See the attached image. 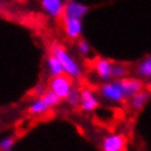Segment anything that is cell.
Wrapping results in <instances>:
<instances>
[{
    "instance_id": "1",
    "label": "cell",
    "mask_w": 151,
    "mask_h": 151,
    "mask_svg": "<svg viewBox=\"0 0 151 151\" xmlns=\"http://www.w3.org/2000/svg\"><path fill=\"white\" fill-rule=\"evenodd\" d=\"M50 54L54 55L60 62V64H62V67L64 69V74H67L68 77H72V78L81 77V74H82L81 65L76 62V59L65 50V47H63L60 44H52L50 46Z\"/></svg>"
},
{
    "instance_id": "2",
    "label": "cell",
    "mask_w": 151,
    "mask_h": 151,
    "mask_svg": "<svg viewBox=\"0 0 151 151\" xmlns=\"http://www.w3.org/2000/svg\"><path fill=\"white\" fill-rule=\"evenodd\" d=\"M99 92L105 101L111 104H119L127 99L120 80H111L109 82H105L100 86Z\"/></svg>"
},
{
    "instance_id": "3",
    "label": "cell",
    "mask_w": 151,
    "mask_h": 151,
    "mask_svg": "<svg viewBox=\"0 0 151 151\" xmlns=\"http://www.w3.org/2000/svg\"><path fill=\"white\" fill-rule=\"evenodd\" d=\"M60 99L55 95L52 91H45L42 95L39 96L36 100H33L28 106V111L31 114H35V115H40V114H44L46 113L49 109L56 106L59 104Z\"/></svg>"
},
{
    "instance_id": "4",
    "label": "cell",
    "mask_w": 151,
    "mask_h": 151,
    "mask_svg": "<svg viewBox=\"0 0 151 151\" xmlns=\"http://www.w3.org/2000/svg\"><path fill=\"white\" fill-rule=\"evenodd\" d=\"M49 88L50 91H52L60 100H65L69 93L73 90L72 86V81L67 74H60L56 77H52L49 83Z\"/></svg>"
},
{
    "instance_id": "5",
    "label": "cell",
    "mask_w": 151,
    "mask_h": 151,
    "mask_svg": "<svg viewBox=\"0 0 151 151\" xmlns=\"http://www.w3.org/2000/svg\"><path fill=\"white\" fill-rule=\"evenodd\" d=\"M87 13H88L87 5L82 4L80 1H76V0H67L65 5H64V12H63L62 17L76 18V19L82 21Z\"/></svg>"
},
{
    "instance_id": "6",
    "label": "cell",
    "mask_w": 151,
    "mask_h": 151,
    "mask_svg": "<svg viewBox=\"0 0 151 151\" xmlns=\"http://www.w3.org/2000/svg\"><path fill=\"white\" fill-rule=\"evenodd\" d=\"M40 5L49 17L59 18L63 16L65 1L64 0H40Z\"/></svg>"
},
{
    "instance_id": "7",
    "label": "cell",
    "mask_w": 151,
    "mask_h": 151,
    "mask_svg": "<svg viewBox=\"0 0 151 151\" xmlns=\"http://www.w3.org/2000/svg\"><path fill=\"white\" fill-rule=\"evenodd\" d=\"M113 65L114 63L108 59H99L95 63V73L97 78L104 83L113 80Z\"/></svg>"
},
{
    "instance_id": "8",
    "label": "cell",
    "mask_w": 151,
    "mask_h": 151,
    "mask_svg": "<svg viewBox=\"0 0 151 151\" xmlns=\"http://www.w3.org/2000/svg\"><path fill=\"white\" fill-rule=\"evenodd\" d=\"M63 18V26L64 31H65L67 36L69 39H78L82 35L83 31V23L81 19H76V18H68V17H62Z\"/></svg>"
},
{
    "instance_id": "9",
    "label": "cell",
    "mask_w": 151,
    "mask_h": 151,
    "mask_svg": "<svg viewBox=\"0 0 151 151\" xmlns=\"http://www.w3.org/2000/svg\"><path fill=\"white\" fill-rule=\"evenodd\" d=\"M81 109L83 111H93L95 109L99 106V100H97V96L93 93L91 90L85 88L81 91Z\"/></svg>"
},
{
    "instance_id": "10",
    "label": "cell",
    "mask_w": 151,
    "mask_h": 151,
    "mask_svg": "<svg viewBox=\"0 0 151 151\" xmlns=\"http://www.w3.org/2000/svg\"><path fill=\"white\" fill-rule=\"evenodd\" d=\"M124 146V137L122 134H109L103 139L101 149L103 151H122Z\"/></svg>"
},
{
    "instance_id": "11",
    "label": "cell",
    "mask_w": 151,
    "mask_h": 151,
    "mask_svg": "<svg viewBox=\"0 0 151 151\" xmlns=\"http://www.w3.org/2000/svg\"><path fill=\"white\" fill-rule=\"evenodd\" d=\"M120 82H122L124 93H126L127 99H131L132 96H134L136 93H138L139 91H142L143 88V83L141 80L138 78H120Z\"/></svg>"
},
{
    "instance_id": "12",
    "label": "cell",
    "mask_w": 151,
    "mask_h": 151,
    "mask_svg": "<svg viewBox=\"0 0 151 151\" xmlns=\"http://www.w3.org/2000/svg\"><path fill=\"white\" fill-rule=\"evenodd\" d=\"M150 91H146V90H142L138 93H136L134 96H132L129 99V104L132 109L134 110H141V109L147 104V101L150 100Z\"/></svg>"
},
{
    "instance_id": "13",
    "label": "cell",
    "mask_w": 151,
    "mask_h": 151,
    "mask_svg": "<svg viewBox=\"0 0 151 151\" xmlns=\"http://www.w3.org/2000/svg\"><path fill=\"white\" fill-rule=\"evenodd\" d=\"M46 67H47V72H49V74L51 76V78L56 77V76H60V74H64V69H63L62 64L51 54L49 55L46 59Z\"/></svg>"
},
{
    "instance_id": "14",
    "label": "cell",
    "mask_w": 151,
    "mask_h": 151,
    "mask_svg": "<svg viewBox=\"0 0 151 151\" xmlns=\"http://www.w3.org/2000/svg\"><path fill=\"white\" fill-rule=\"evenodd\" d=\"M137 74L142 78L151 77V54L149 56H146L137 65Z\"/></svg>"
},
{
    "instance_id": "15",
    "label": "cell",
    "mask_w": 151,
    "mask_h": 151,
    "mask_svg": "<svg viewBox=\"0 0 151 151\" xmlns=\"http://www.w3.org/2000/svg\"><path fill=\"white\" fill-rule=\"evenodd\" d=\"M128 70L126 65L120 63H114L113 65V80H120V78H124L127 76Z\"/></svg>"
},
{
    "instance_id": "16",
    "label": "cell",
    "mask_w": 151,
    "mask_h": 151,
    "mask_svg": "<svg viewBox=\"0 0 151 151\" xmlns=\"http://www.w3.org/2000/svg\"><path fill=\"white\" fill-rule=\"evenodd\" d=\"M65 101L72 106H77V105H80L81 103V91H78V90H72V92L69 93V96L65 99Z\"/></svg>"
},
{
    "instance_id": "17",
    "label": "cell",
    "mask_w": 151,
    "mask_h": 151,
    "mask_svg": "<svg viewBox=\"0 0 151 151\" xmlns=\"http://www.w3.org/2000/svg\"><path fill=\"white\" fill-rule=\"evenodd\" d=\"M14 145V137L13 136H6L0 139V150H8L12 149Z\"/></svg>"
},
{
    "instance_id": "18",
    "label": "cell",
    "mask_w": 151,
    "mask_h": 151,
    "mask_svg": "<svg viewBox=\"0 0 151 151\" xmlns=\"http://www.w3.org/2000/svg\"><path fill=\"white\" fill-rule=\"evenodd\" d=\"M77 49H78V51H80V54H82V55H88L90 52H91V46H90V44L86 40L78 41Z\"/></svg>"
},
{
    "instance_id": "19",
    "label": "cell",
    "mask_w": 151,
    "mask_h": 151,
    "mask_svg": "<svg viewBox=\"0 0 151 151\" xmlns=\"http://www.w3.org/2000/svg\"><path fill=\"white\" fill-rule=\"evenodd\" d=\"M44 92H45V91H44V87H42V86H39V87H36V93H39L40 96L42 95Z\"/></svg>"
},
{
    "instance_id": "20",
    "label": "cell",
    "mask_w": 151,
    "mask_h": 151,
    "mask_svg": "<svg viewBox=\"0 0 151 151\" xmlns=\"http://www.w3.org/2000/svg\"><path fill=\"white\" fill-rule=\"evenodd\" d=\"M147 87H149L151 90V77L149 78V81H147Z\"/></svg>"
},
{
    "instance_id": "21",
    "label": "cell",
    "mask_w": 151,
    "mask_h": 151,
    "mask_svg": "<svg viewBox=\"0 0 151 151\" xmlns=\"http://www.w3.org/2000/svg\"><path fill=\"white\" fill-rule=\"evenodd\" d=\"M0 12H3V4H1V1H0Z\"/></svg>"
},
{
    "instance_id": "22",
    "label": "cell",
    "mask_w": 151,
    "mask_h": 151,
    "mask_svg": "<svg viewBox=\"0 0 151 151\" xmlns=\"http://www.w3.org/2000/svg\"><path fill=\"white\" fill-rule=\"evenodd\" d=\"M1 151H13L12 149H8V150H1Z\"/></svg>"
}]
</instances>
